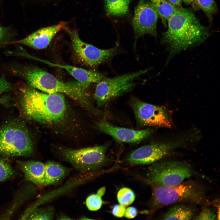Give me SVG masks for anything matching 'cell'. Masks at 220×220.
Instances as JSON below:
<instances>
[{
	"mask_svg": "<svg viewBox=\"0 0 220 220\" xmlns=\"http://www.w3.org/2000/svg\"><path fill=\"white\" fill-rule=\"evenodd\" d=\"M14 171L5 160L0 159V182L9 178L14 174Z\"/></svg>",
	"mask_w": 220,
	"mask_h": 220,
	"instance_id": "cell-25",
	"label": "cell"
},
{
	"mask_svg": "<svg viewBox=\"0 0 220 220\" xmlns=\"http://www.w3.org/2000/svg\"><path fill=\"white\" fill-rule=\"evenodd\" d=\"M158 16L156 10L150 2L140 0L135 8L132 20V25L136 37L145 34L156 37Z\"/></svg>",
	"mask_w": 220,
	"mask_h": 220,
	"instance_id": "cell-12",
	"label": "cell"
},
{
	"mask_svg": "<svg viewBox=\"0 0 220 220\" xmlns=\"http://www.w3.org/2000/svg\"><path fill=\"white\" fill-rule=\"evenodd\" d=\"M34 152L31 135L25 124L15 120L0 128V155L28 156Z\"/></svg>",
	"mask_w": 220,
	"mask_h": 220,
	"instance_id": "cell-5",
	"label": "cell"
},
{
	"mask_svg": "<svg viewBox=\"0 0 220 220\" xmlns=\"http://www.w3.org/2000/svg\"><path fill=\"white\" fill-rule=\"evenodd\" d=\"M61 22L56 25L41 28L26 37L14 42V43L22 44L35 49L46 48L59 31L66 24Z\"/></svg>",
	"mask_w": 220,
	"mask_h": 220,
	"instance_id": "cell-14",
	"label": "cell"
},
{
	"mask_svg": "<svg viewBox=\"0 0 220 220\" xmlns=\"http://www.w3.org/2000/svg\"><path fill=\"white\" fill-rule=\"evenodd\" d=\"M54 214V209L52 206L36 207L30 212L28 218L30 220H52Z\"/></svg>",
	"mask_w": 220,
	"mask_h": 220,
	"instance_id": "cell-22",
	"label": "cell"
},
{
	"mask_svg": "<svg viewBox=\"0 0 220 220\" xmlns=\"http://www.w3.org/2000/svg\"><path fill=\"white\" fill-rule=\"evenodd\" d=\"M131 0H105V8L110 15L123 16L128 12Z\"/></svg>",
	"mask_w": 220,
	"mask_h": 220,
	"instance_id": "cell-21",
	"label": "cell"
},
{
	"mask_svg": "<svg viewBox=\"0 0 220 220\" xmlns=\"http://www.w3.org/2000/svg\"><path fill=\"white\" fill-rule=\"evenodd\" d=\"M17 163L26 180L39 187L46 185L44 163L33 160L19 161Z\"/></svg>",
	"mask_w": 220,
	"mask_h": 220,
	"instance_id": "cell-15",
	"label": "cell"
},
{
	"mask_svg": "<svg viewBox=\"0 0 220 220\" xmlns=\"http://www.w3.org/2000/svg\"><path fill=\"white\" fill-rule=\"evenodd\" d=\"M130 103L140 125L171 127L168 113L163 108L145 103L134 97L131 98Z\"/></svg>",
	"mask_w": 220,
	"mask_h": 220,
	"instance_id": "cell-10",
	"label": "cell"
},
{
	"mask_svg": "<svg viewBox=\"0 0 220 220\" xmlns=\"http://www.w3.org/2000/svg\"><path fill=\"white\" fill-rule=\"evenodd\" d=\"M20 105L24 114L41 123L52 124L64 118L66 105L61 94L40 91L31 87L20 89Z\"/></svg>",
	"mask_w": 220,
	"mask_h": 220,
	"instance_id": "cell-2",
	"label": "cell"
},
{
	"mask_svg": "<svg viewBox=\"0 0 220 220\" xmlns=\"http://www.w3.org/2000/svg\"><path fill=\"white\" fill-rule=\"evenodd\" d=\"M108 144L80 149L64 148L61 152L64 159L78 171L86 173L100 167L105 162Z\"/></svg>",
	"mask_w": 220,
	"mask_h": 220,
	"instance_id": "cell-8",
	"label": "cell"
},
{
	"mask_svg": "<svg viewBox=\"0 0 220 220\" xmlns=\"http://www.w3.org/2000/svg\"><path fill=\"white\" fill-rule=\"evenodd\" d=\"M50 66L64 69L67 71L78 81L89 85L97 83L104 78L103 75L100 73L87 70L84 68L68 65L53 63L41 60Z\"/></svg>",
	"mask_w": 220,
	"mask_h": 220,
	"instance_id": "cell-16",
	"label": "cell"
},
{
	"mask_svg": "<svg viewBox=\"0 0 220 220\" xmlns=\"http://www.w3.org/2000/svg\"><path fill=\"white\" fill-rule=\"evenodd\" d=\"M192 9L196 11L202 10L205 14L210 21L218 11V7L215 0H182Z\"/></svg>",
	"mask_w": 220,
	"mask_h": 220,
	"instance_id": "cell-19",
	"label": "cell"
},
{
	"mask_svg": "<svg viewBox=\"0 0 220 220\" xmlns=\"http://www.w3.org/2000/svg\"><path fill=\"white\" fill-rule=\"evenodd\" d=\"M105 191V188L103 187L99 189L97 191V193L101 197H102L104 194Z\"/></svg>",
	"mask_w": 220,
	"mask_h": 220,
	"instance_id": "cell-30",
	"label": "cell"
},
{
	"mask_svg": "<svg viewBox=\"0 0 220 220\" xmlns=\"http://www.w3.org/2000/svg\"><path fill=\"white\" fill-rule=\"evenodd\" d=\"M137 213L138 211L136 208L130 207L125 210L124 216L128 218H132L136 216Z\"/></svg>",
	"mask_w": 220,
	"mask_h": 220,
	"instance_id": "cell-28",
	"label": "cell"
},
{
	"mask_svg": "<svg viewBox=\"0 0 220 220\" xmlns=\"http://www.w3.org/2000/svg\"><path fill=\"white\" fill-rule=\"evenodd\" d=\"M125 207L121 204H116L112 208V215L117 217H122L124 215L125 211Z\"/></svg>",
	"mask_w": 220,
	"mask_h": 220,
	"instance_id": "cell-27",
	"label": "cell"
},
{
	"mask_svg": "<svg viewBox=\"0 0 220 220\" xmlns=\"http://www.w3.org/2000/svg\"><path fill=\"white\" fill-rule=\"evenodd\" d=\"M194 218V220H215L217 218V214L211 209L205 207Z\"/></svg>",
	"mask_w": 220,
	"mask_h": 220,
	"instance_id": "cell-26",
	"label": "cell"
},
{
	"mask_svg": "<svg viewBox=\"0 0 220 220\" xmlns=\"http://www.w3.org/2000/svg\"><path fill=\"white\" fill-rule=\"evenodd\" d=\"M152 186V201L156 209L181 203H192L203 207L211 204L205 189L195 181H184L173 186Z\"/></svg>",
	"mask_w": 220,
	"mask_h": 220,
	"instance_id": "cell-4",
	"label": "cell"
},
{
	"mask_svg": "<svg viewBox=\"0 0 220 220\" xmlns=\"http://www.w3.org/2000/svg\"><path fill=\"white\" fill-rule=\"evenodd\" d=\"M195 210L183 204H176L163 215V220H190L194 218Z\"/></svg>",
	"mask_w": 220,
	"mask_h": 220,
	"instance_id": "cell-18",
	"label": "cell"
},
{
	"mask_svg": "<svg viewBox=\"0 0 220 220\" xmlns=\"http://www.w3.org/2000/svg\"><path fill=\"white\" fill-rule=\"evenodd\" d=\"M25 78L29 84L36 89L47 93L64 94L88 109L97 111L88 99L86 89L89 85L78 81L63 82L39 68L29 70Z\"/></svg>",
	"mask_w": 220,
	"mask_h": 220,
	"instance_id": "cell-3",
	"label": "cell"
},
{
	"mask_svg": "<svg viewBox=\"0 0 220 220\" xmlns=\"http://www.w3.org/2000/svg\"><path fill=\"white\" fill-rule=\"evenodd\" d=\"M194 137L193 135L180 140L154 143L142 146L133 151L127 158V161L130 163L137 164L155 163L193 139Z\"/></svg>",
	"mask_w": 220,
	"mask_h": 220,
	"instance_id": "cell-9",
	"label": "cell"
},
{
	"mask_svg": "<svg viewBox=\"0 0 220 220\" xmlns=\"http://www.w3.org/2000/svg\"><path fill=\"white\" fill-rule=\"evenodd\" d=\"M167 26L162 42L167 46L170 56L202 42L210 35L208 28L200 23L191 8H178Z\"/></svg>",
	"mask_w": 220,
	"mask_h": 220,
	"instance_id": "cell-1",
	"label": "cell"
},
{
	"mask_svg": "<svg viewBox=\"0 0 220 220\" xmlns=\"http://www.w3.org/2000/svg\"><path fill=\"white\" fill-rule=\"evenodd\" d=\"M101 197L97 193L89 196L86 201V205L88 210L92 211L99 210L103 204Z\"/></svg>",
	"mask_w": 220,
	"mask_h": 220,
	"instance_id": "cell-24",
	"label": "cell"
},
{
	"mask_svg": "<svg viewBox=\"0 0 220 220\" xmlns=\"http://www.w3.org/2000/svg\"><path fill=\"white\" fill-rule=\"evenodd\" d=\"M97 126L102 132L109 135L117 141L123 142L136 143L146 138L153 132L152 129L135 130L115 126L105 120L98 122Z\"/></svg>",
	"mask_w": 220,
	"mask_h": 220,
	"instance_id": "cell-13",
	"label": "cell"
},
{
	"mask_svg": "<svg viewBox=\"0 0 220 220\" xmlns=\"http://www.w3.org/2000/svg\"><path fill=\"white\" fill-rule=\"evenodd\" d=\"M58 219L60 220H68V219H72L68 216L64 215H61L58 216L57 217Z\"/></svg>",
	"mask_w": 220,
	"mask_h": 220,
	"instance_id": "cell-31",
	"label": "cell"
},
{
	"mask_svg": "<svg viewBox=\"0 0 220 220\" xmlns=\"http://www.w3.org/2000/svg\"><path fill=\"white\" fill-rule=\"evenodd\" d=\"M148 71L145 69L112 78H103L97 83L94 94L98 106H102L112 99L132 90L136 84L134 82V79Z\"/></svg>",
	"mask_w": 220,
	"mask_h": 220,
	"instance_id": "cell-7",
	"label": "cell"
},
{
	"mask_svg": "<svg viewBox=\"0 0 220 220\" xmlns=\"http://www.w3.org/2000/svg\"><path fill=\"white\" fill-rule=\"evenodd\" d=\"M117 198L120 204L127 206L131 204L134 201L135 196L133 191L130 189L124 187L118 192Z\"/></svg>",
	"mask_w": 220,
	"mask_h": 220,
	"instance_id": "cell-23",
	"label": "cell"
},
{
	"mask_svg": "<svg viewBox=\"0 0 220 220\" xmlns=\"http://www.w3.org/2000/svg\"><path fill=\"white\" fill-rule=\"evenodd\" d=\"M171 4L177 7H181L182 0H167Z\"/></svg>",
	"mask_w": 220,
	"mask_h": 220,
	"instance_id": "cell-29",
	"label": "cell"
},
{
	"mask_svg": "<svg viewBox=\"0 0 220 220\" xmlns=\"http://www.w3.org/2000/svg\"><path fill=\"white\" fill-rule=\"evenodd\" d=\"M71 34L74 50L81 60L90 67L98 66L111 59L117 52V46L108 49H99L82 41L76 31H73Z\"/></svg>",
	"mask_w": 220,
	"mask_h": 220,
	"instance_id": "cell-11",
	"label": "cell"
},
{
	"mask_svg": "<svg viewBox=\"0 0 220 220\" xmlns=\"http://www.w3.org/2000/svg\"><path fill=\"white\" fill-rule=\"evenodd\" d=\"M194 174L191 167L184 162L168 161L153 164L148 173L152 185L170 187L178 185Z\"/></svg>",
	"mask_w": 220,
	"mask_h": 220,
	"instance_id": "cell-6",
	"label": "cell"
},
{
	"mask_svg": "<svg viewBox=\"0 0 220 220\" xmlns=\"http://www.w3.org/2000/svg\"><path fill=\"white\" fill-rule=\"evenodd\" d=\"M4 35V30L0 26V40L2 38Z\"/></svg>",
	"mask_w": 220,
	"mask_h": 220,
	"instance_id": "cell-32",
	"label": "cell"
},
{
	"mask_svg": "<svg viewBox=\"0 0 220 220\" xmlns=\"http://www.w3.org/2000/svg\"><path fill=\"white\" fill-rule=\"evenodd\" d=\"M160 16L165 27L169 19L174 13L178 8L167 0H149Z\"/></svg>",
	"mask_w": 220,
	"mask_h": 220,
	"instance_id": "cell-20",
	"label": "cell"
},
{
	"mask_svg": "<svg viewBox=\"0 0 220 220\" xmlns=\"http://www.w3.org/2000/svg\"><path fill=\"white\" fill-rule=\"evenodd\" d=\"M45 182L46 185H57L68 175L69 170L60 163L48 161L45 164Z\"/></svg>",
	"mask_w": 220,
	"mask_h": 220,
	"instance_id": "cell-17",
	"label": "cell"
}]
</instances>
